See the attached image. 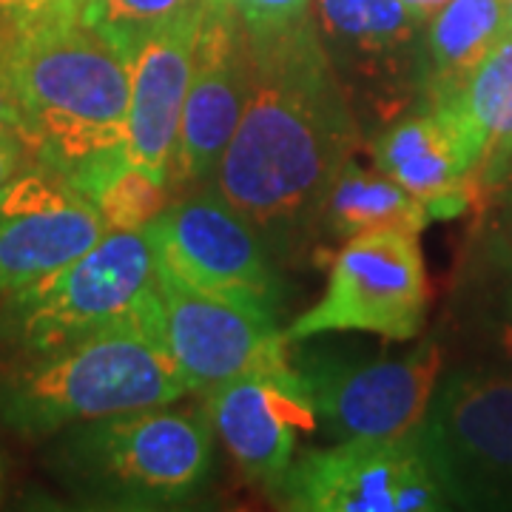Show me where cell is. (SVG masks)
Returning <instances> with one entry per match:
<instances>
[{
	"instance_id": "obj_3",
	"label": "cell",
	"mask_w": 512,
	"mask_h": 512,
	"mask_svg": "<svg viewBox=\"0 0 512 512\" xmlns=\"http://www.w3.org/2000/svg\"><path fill=\"white\" fill-rule=\"evenodd\" d=\"M185 393L183 370L163 342L157 299L0 379V421L23 436H52L80 421L168 407Z\"/></svg>"
},
{
	"instance_id": "obj_14",
	"label": "cell",
	"mask_w": 512,
	"mask_h": 512,
	"mask_svg": "<svg viewBox=\"0 0 512 512\" xmlns=\"http://www.w3.org/2000/svg\"><path fill=\"white\" fill-rule=\"evenodd\" d=\"M160 328L188 390H214L256 370L291 365L276 316L185 288L160 271Z\"/></svg>"
},
{
	"instance_id": "obj_23",
	"label": "cell",
	"mask_w": 512,
	"mask_h": 512,
	"mask_svg": "<svg viewBox=\"0 0 512 512\" xmlns=\"http://www.w3.org/2000/svg\"><path fill=\"white\" fill-rule=\"evenodd\" d=\"M60 18H72L63 0H0V46Z\"/></svg>"
},
{
	"instance_id": "obj_27",
	"label": "cell",
	"mask_w": 512,
	"mask_h": 512,
	"mask_svg": "<svg viewBox=\"0 0 512 512\" xmlns=\"http://www.w3.org/2000/svg\"><path fill=\"white\" fill-rule=\"evenodd\" d=\"M63 3H66V9H69L72 18H83V12L89 6V0H63Z\"/></svg>"
},
{
	"instance_id": "obj_18",
	"label": "cell",
	"mask_w": 512,
	"mask_h": 512,
	"mask_svg": "<svg viewBox=\"0 0 512 512\" xmlns=\"http://www.w3.org/2000/svg\"><path fill=\"white\" fill-rule=\"evenodd\" d=\"M510 35V0H450L424 26L421 103L436 106L461 92L498 40Z\"/></svg>"
},
{
	"instance_id": "obj_17",
	"label": "cell",
	"mask_w": 512,
	"mask_h": 512,
	"mask_svg": "<svg viewBox=\"0 0 512 512\" xmlns=\"http://www.w3.org/2000/svg\"><path fill=\"white\" fill-rule=\"evenodd\" d=\"M373 165L427 205L430 220H450L476 200L478 154L444 109L424 106L384 126Z\"/></svg>"
},
{
	"instance_id": "obj_25",
	"label": "cell",
	"mask_w": 512,
	"mask_h": 512,
	"mask_svg": "<svg viewBox=\"0 0 512 512\" xmlns=\"http://www.w3.org/2000/svg\"><path fill=\"white\" fill-rule=\"evenodd\" d=\"M0 126H12L23 131V120H20V109H18V100H15V94L12 89L6 86V80L0 77ZM26 137V134H23Z\"/></svg>"
},
{
	"instance_id": "obj_9",
	"label": "cell",
	"mask_w": 512,
	"mask_h": 512,
	"mask_svg": "<svg viewBox=\"0 0 512 512\" xmlns=\"http://www.w3.org/2000/svg\"><path fill=\"white\" fill-rule=\"evenodd\" d=\"M151 231L163 274L191 291L276 316L282 285L271 245L217 188L171 200Z\"/></svg>"
},
{
	"instance_id": "obj_19",
	"label": "cell",
	"mask_w": 512,
	"mask_h": 512,
	"mask_svg": "<svg viewBox=\"0 0 512 512\" xmlns=\"http://www.w3.org/2000/svg\"><path fill=\"white\" fill-rule=\"evenodd\" d=\"M478 151V183H495L512 165V35L495 43L461 92L436 103Z\"/></svg>"
},
{
	"instance_id": "obj_8",
	"label": "cell",
	"mask_w": 512,
	"mask_h": 512,
	"mask_svg": "<svg viewBox=\"0 0 512 512\" xmlns=\"http://www.w3.org/2000/svg\"><path fill=\"white\" fill-rule=\"evenodd\" d=\"M427 311V274L419 234L370 231L348 239L333 259L322 299L285 330L288 342L362 330L390 342L419 336Z\"/></svg>"
},
{
	"instance_id": "obj_20",
	"label": "cell",
	"mask_w": 512,
	"mask_h": 512,
	"mask_svg": "<svg viewBox=\"0 0 512 512\" xmlns=\"http://www.w3.org/2000/svg\"><path fill=\"white\" fill-rule=\"evenodd\" d=\"M430 222L427 205L384 171H367L353 160L333 177L319 208V225L333 237L353 239L370 231H410L421 234Z\"/></svg>"
},
{
	"instance_id": "obj_15",
	"label": "cell",
	"mask_w": 512,
	"mask_h": 512,
	"mask_svg": "<svg viewBox=\"0 0 512 512\" xmlns=\"http://www.w3.org/2000/svg\"><path fill=\"white\" fill-rule=\"evenodd\" d=\"M208 421L239 473L276 490L293 464L296 439L313 433L316 413L296 367L256 370L208 390Z\"/></svg>"
},
{
	"instance_id": "obj_6",
	"label": "cell",
	"mask_w": 512,
	"mask_h": 512,
	"mask_svg": "<svg viewBox=\"0 0 512 512\" xmlns=\"http://www.w3.org/2000/svg\"><path fill=\"white\" fill-rule=\"evenodd\" d=\"M419 433L450 504L512 510V373L470 367L439 379Z\"/></svg>"
},
{
	"instance_id": "obj_2",
	"label": "cell",
	"mask_w": 512,
	"mask_h": 512,
	"mask_svg": "<svg viewBox=\"0 0 512 512\" xmlns=\"http://www.w3.org/2000/svg\"><path fill=\"white\" fill-rule=\"evenodd\" d=\"M37 163L63 177L126 148L128 63L86 20L60 18L0 46Z\"/></svg>"
},
{
	"instance_id": "obj_30",
	"label": "cell",
	"mask_w": 512,
	"mask_h": 512,
	"mask_svg": "<svg viewBox=\"0 0 512 512\" xmlns=\"http://www.w3.org/2000/svg\"><path fill=\"white\" fill-rule=\"evenodd\" d=\"M510 35H512V0H510Z\"/></svg>"
},
{
	"instance_id": "obj_16",
	"label": "cell",
	"mask_w": 512,
	"mask_h": 512,
	"mask_svg": "<svg viewBox=\"0 0 512 512\" xmlns=\"http://www.w3.org/2000/svg\"><path fill=\"white\" fill-rule=\"evenodd\" d=\"M202 0L151 29L128 55V163L168 183L194 66ZM171 188V185H168Z\"/></svg>"
},
{
	"instance_id": "obj_10",
	"label": "cell",
	"mask_w": 512,
	"mask_h": 512,
	"mask_svg": "<svg viewBox=\"0 0 512 512\" xmlns=\"http://www.w3.org/2000/svg\"><path fill=\"white\" fill-rule=\"evenodd\" d=\"M299 512H433L450 507L419 427L393 439L336 441L288 467L274 490Z\"/></svg>"
},
{
	"instance_id": "obj_11",
	"label": "cell",
	"mask_w": 512,
	"mask_h": 512,
	"mask_svg": "<svg viewBox=\"0 0 512 512\" xmlns=\"http://www.w3.org/2000/svg\"><path fill=\"white\" fill-rule=\"evenodd\" d=\"M296 373L330 441L393 439L424 419L441 376V350L427 342L399 359L305 353Z\"/></svg>"
},
{
	"instance_id": "obj_7",
	"label": "cell",
	"mask_w": 512,
	"mask_h": 512,
	"mask_svg": "<svg viewBox=\"0 0 512 512\" xmlns=\"http://www.w3.org/2000/svg\"><path fill=\"white\" fill-rule=\"evenodd\" d=\"M311 20L362 131L421 100L424 26L402 0H311Z\"/></svg>"
},
{
	"instance_id": "obj_13",
	"label": "cell",
	"mask_w": 512,
	"mask_h": 512,
	"mask_svg": "<svg viewBox=\"0 0 512 512\" xmlns=\"http://www.w3.org/2000/svg\"><path fill=\"white\" fill-rule=\"evenodd\" d=\"M109 228L60 171L35 163L0 188V305L86 254Z\"/></svg>"
},
{
	"instance_id": "obj_12",
	"label": "cell",
	"mask_w": 512,
	"mask_h": 512,
	"mask_svg": "<svg viewBox=\"0 0 512 512\" xmlns=\"http://www.w3.org/2000/svg\"><path fill=\"white\" fill-rule=\"evenodd\" d=\"M251 97V37L222 6L202 0V18L191 83L174 148L168 185L174 200L183 191L214 183L222 157L237 134Z\"/></svg>"
},
{
	"instance_id": "obj_22",
	"label": "cell",
	"mask_w": 512,
	"mask_h": 512,
	"mask_svg": "<svg viewBox=\"0 0 512 512\" xmlns=\"http://www.w3.org/2000/svg\"><path fill=\"white\" fill-rule=\"evenodd\" d=\"M211 3L231 12L251 32L288 26L311 12V0H211Z\"/></svg>"
},
{
	"instance_id": "obj_4",
	"label": "cell",
	"mask_w": 512,
	"mask_h": 512,
	"mask_svg": "<svg viewBox=\"0 0 512 512\" xmlns=\"http://www.w3.org/2000/svg\"><path fill=\"white\" fill-rule=\"evenodd\" d=\"M214 461L208 413L134 410L60 430L49 464L69 493L100 510H168L200 493Z\"/></svg>"
},
{
	"instance_id": "obj_29",
	"label": "cell",
	"mask_w": 512,
	"mask_h": 512,
	"mask_svg": "<svg viewBox=\"0 0 512 512\" xmlns=\"http://www.w3.org/2000/svg\"><path fill=\"white\" fill-rule=\"evenodd\" d=\"M3 490H6V464H3V456H0V498H3Z\"/></svg>"
},
{
	"instance_id": "obj_28",
	"label": "cell",
	"mask_w": 512,
	"mask_h": 512,
	"mask_svg": "<svg viewBox=\"0 0 512 512\" xmlns=\"http://www.w3.org/2000/svg\"><path fill=\"white\" fill-rule=\"evenodd\" d=\"M507 345L512 350V285H510V293H507Z\"/></svg>"
},
{
	"instance_id": "obj_5",
	"label": "cell",
	"mask_w": 512,
	"mask_h": 512,
	"mask_svg": "<svg viewBox=\"0 0 512 512\" xmlns=\"http://www.w3.org/2000/svg\"><path fill=\"white\" fill-rule=\"evenodd\" d=\"M160 299L151 222L106 231L86 254L0 305V342L29 359L143 313Z\"/></svg>"
},
{
	"instance_id": "obj_26",
	"label": "cell",
	"mask_w": 512,
	"mask_h": 512,
	"mask_svg": "<svg viewBox=\"0 0 512 512\" xmlns=\"http://www.w3.org/2000/svg\"><path fill=\"white\" fill-rule=\"evenodd\" d=\"M450 0H402V6L416 18V23L427 26L430 20L439 15L441 9L447 6Z\"/></svg>"
},
{
	"instance_id": "obj_21",
	"label": "cell",
	"mask_w": 512,
	"mask_h": 512,
	"mask_svg": "<svg viewBox=\"0 0 512 512\" xmlns=\"http://www.w3.org/2000/svg\"><path fill=\"white\" fill-rule=\"evenodd\" d=\"M200 0H89L83 18L126 57L143 37Z\"/></svg>"
},
{
	"instance_id": "obj_1",
	"label": "cell",
	"mask_w": 512,
	"mask_h": 512,
	"mask_svg": "<svg viewBox=\"0 0 512 512\" xmlns=\"http://www.w3.org/2000/svg\"><path fill=\"white\" fill-rule=\"evenodd\" d=\"M251 97L214 188L265 242H293L319 222L333 177L353 160L362 126L316 35L311 12L251 32Z\"/></svg>"
},
{
	"instance_id": "obj_24",
	"label": "cell",
	"mask_w": 512,
	"mask_h": 512,
	"mask_svg": "<svg viewBox=\"0 0 512 512\" xmlns=\"http://www.w3.org/2000/svg\"><path fill=\"white\" fill-rule=\"evenodd\" d=\"M35 148L23 137V131L12 126H0V188L9 185L20 171L35 165Z\"/></svg>"
}]
</instances>
